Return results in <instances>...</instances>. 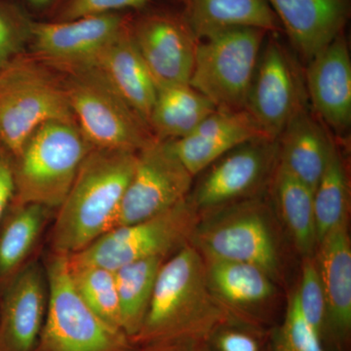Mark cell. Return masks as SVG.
Listing matches in <instances>:
<instances>
[{"mask_svg":"<svg viewBox=\"0 0 351 351\" xmlns=\"http://www.w3.org/2000/svg\"><path fill=\"white\" fill-rule=\"evenodd\" d=\"M76 125L94 149L138 152L156 140L140 115L91 68L63 73Z\"/></svg>","mask_w":351,"mask_h":351,"instance_id":"6","label":"cell"},{"mask_svg":"<svg viewBox=\"0 0 351 351\" xmlns=\"http://www.w3.org/2000/svg\"><path fill=\"white\" fill-rule=\"evenodd\" d=\"M47 295V278L38 263L16 276L0 309V351H36Z\"/></svg>","mask_w":351,"mask_h":351,"instance_id":"19","label":"cell"},{"mask_svg":"<svg viewBox=\"0 0 351 351\" xmlns=\"http://www.w3.org/2000/svg\"><path fill=\"white\" fill-rule=\"evenodd\" d=\"M200 219L199 211L189 195L152 218L112 228L69 258L73 263L114 271L144 258H165L191 242Z\"/></svg>","mask_w":351,"mask_h":351,"instance_id":"9","label":"cell"},{"mask_svg":"<svg viewBox=\"0 0 351 351\" xmlns=\"http://www.w3.org/2000/svg\"><path fill=\"white\" fill-rule=\"evenodd\" d=\"M15 195L14 157L0 145V219Z\"/></svg>","mask_w":351,"mask_h":351,"instance_id":"35","label":"cell"},{"mask_svg":"<svg viewBox=\"0 0 351 351\" xmlns=\"http://www.w3.org/2000/svg\"><path fill=\"white\" fill-rule=\"evenodd\" d=\"M11 1L14 2L15 0H11ZM21 1L34 10H43L54 4L57 0H21Z\"/></svg>","mask_w":351,"mask_h":351,"instance_id":"37","label":"cell"},{"mask_svg":"<svg viewBox=\"0 0 351 351\" xmlns=\"http://www.w3.org/2000/svg\"><path fill=\"white\" fill-rule=\"evenodd\" d=\"M228 316L209 287L204 258L189 243L161 265L144 322L131 341H205Z\"/></svg>","mask_w":351,"mask_h":351,"instance_id":"2","label":"cell"},{"mask_svg":"<svg viewBox=\"0 0 351 351\" xmlns=\"http://www.w3.org/2000/svg\"><path fill=\"white\" fill-rule=\"evenodd\" d=\"M270 351H327L304 318L295 292L290 295L282 324L274 327Z\"/></svg>","mask_w":351,"mask_h":351,"instance_id":"31","label":"cell"},{"mask_svg":"<svg viewBox=\"0 0 351 351\" xmlns=\"http://www.w3.org/2000/svg\"><path fill=\"white\" fill-rule=\"evenodd\" d=\"M91 149L75 123L53 121L39 127L14 158V207L59 208Z\"/></svg>","mask_w":351,"mask_h":351,"instance_id":"4","label":"cell"},{"mask_svg":"<svg viewBox=\"0 0 351 351\" xmlns=\"http://www.w3.org/2000/svg\"><path fill=\"white\" fill-rule=\"evenodd\" d=\"M267 34L257 27H237L201 39L189 85L217 110H245Z\"/></svg>","mask_w":351,"mask_h":351,"instance_id":"8","label":"cell"},{"mask_svg":"<svg viewBox=\"0 0 351 351\" xmlns=\"http://www.w3.org/2000/svg\"><path fill=\"white\" fill-rule=\"evenodd\" d=\"M32 21L11 0H0V71L22 55L31 41Z\"/></svg>","mask_w":351,"mask_h":351,"instance_id":"32","label":"cell"},{"mask_svg":"<svg viewBox=\"0 0 351 351\" xmlns=\"http://www.w3.org/2000/svg\"><path fill=\"white\" fill-rule=\"evenodd\" d=\"M48 208L38 204L14 207L0 232V278L14 276L38 241Z\"/></svg>","mask_w":351,"mask_h":351,"instance_id":"27","label":"cell"},{"mask_svg":"<svg viewBox=\"0 0 351 351\" xmlns=\"http://www.w3.org/2000/svg\"><path fill=\"white\" fill-rule=\"evenodd\" d=\"M271 218L260 198L239 201L202 215L189 243L204 258L251 263L276 281L282 260Z\"/></svg>","mask_w":351,"mask_h":351,"instance_id":"5","label":"cell"},{"mask_svg":"<svg viewBox=\"0 0 351 351\" xmlns=\"http://www.w3.org/2000/svg\"><path fill=\"white\" fill-rule=\"evenodd\" d=\"M307 104L304 73L299 61L280 40V34L269 32L245 110L265 137L277 140L291 117Z\"/></svg>","mask_w":351,"mask_h":351,"instance_id":"10","label":"cell"},{"mask_svg":"<svg viewBox=\"0 0 351 351\" xmlns=\"http://www.w3.org/2000/svg\"><path fill=\"white\" fill-rule=\"evenodd\" d=\"M53 121L76 124L63 82L43 62L20 55L0 71V145L15 158Z\"/></svg>","mask_w":351,"mask_h":351,"instance_id":"3","label":"cell"},{"mask_svg":"<svg viewBox=\"0 0 351 351\" xmlns=\"http://www.w3.org/2000/svg\"><path fill=\"white\" fill-rule=\"evenodd\" d=\"M182 12L199 39L232 27H257L283 34L267 0H179Z\"/></svg>","mask_w":351,"mask_h":351,"instance_id":"23","label":"cell"},{"mask_svg":"<svg viewBox=\"0 0 351 351\" xmlns=\"http://www.w3.org/2000/svg\"><path fill=\"white\" fill-rule=\"evenodd\" d=\"M291 45L306 64L346 31L351 0H267Z\"/></svg>","mask_w":351,"mask_h":351,"instance_id":"18","label":"cell"},{"mask_svg":"<svg viewBox=\"0 0 351 351\" xmlns=\"http://www.w3.org/2000/svg\"><path fill=\"white\" fill-rule=\"evenodd\" d=\"M164 260L162 257L144 258L114 270L121 327L130 341L144 322Z\"/></svg>","mask_w":351,"mask_h":351,"instance_id":"26","label":"cell"},{"mask_svg":"<svg viewBox=\"0 0 351 351\" xmlns=\"http://www.w3.org/2000/svg\"><path fill=\"white\" fill-rule=\"evenodd\" d=\"M71 278L83 301L104 322L122 330L114 271L98 265L71 262Z\"/></svg>","mask_w":351,"mask_h":351,"instance_id":"29","label":"cell"},{"mask_svg":"<svg viewBox=\"0 0 351 351\" xmlns=\"http://www.w3.org/2000/svg\"><path fill=\"white\" fill-rule=\"evenodd\" d=\"M119 12L69 21H32L31 41L36 59L61 73L85 69L128 24Z\"/></svg>","mask_w":351,"mask_h":351,"instance_id":"14","label":"cell"},{"mask_svg":"<svg viewBox=\"0 0 351 351\" xmlns=\"http://www.w3.org/2000/svg\"><path fill=\"white\" fill-rule=\"evenodd\" d=\"M125 351H209L204 339H177L132 343Z\"/></svg>","mask_w":351,"mask_h":351,"instance_id":"36","label":"cell"},{"mask_svg":"<svg viewBox=\"0 0 351 351\" xmlns=\"http://www.w3.org/2000/svg\"><path fill=\"white\" fill-rule=\"evenodd\" d=\"M204 260L211 292L228 315L262 326H276L277 289L267 272L251 263Z\"/></svg>","mask_w":351,"mask_h":351,"instance_id":"15","label":"cell"},{"mask_svg":"<svg viewBox=\"0 0 351 351\" xmlns=\"http://www.w3.org/2000/svg\"><path fill=\"white\" fill-rule=\"evenodd\" d=\"M193 176L173 151L170 141L156 140L137 152L135 169L114 228L152 218L188 197Z\"/></svg>","mask_w":351,"mask_h":351,"instance_id":"12","label":"cell"},{"mask_svg":"<svg viewBox=\"0 0 351 351\" xmlns=\"http://www.w3.org/2000/svg\"><path fill=\"white\" fill-rule=\"evenodd\" d=\"M130 27L157 88L189 84L199 39L182 10L149 9L131 18Z\"/></svg>","mask_w":351,"mask_h":351,"instance_id":"13","label":"cell"},{"mask_svg":"<svg viewBox=\"0 0 351 351\" xmlns=\"http://www.w3.org/2000/svg\"><path fill=\"white\" fill-rule=\"evenodd\" d=\"M304 80L313 112L335 135L351 126V60L346 31L307 64Z\"/></svg>","mask_w":351,"mask_h":351,"instance_id":"17","label":"cell"},{"mask_svg":"<svg viewBox=\"0 0 351 351\" xmlns=\"http://www.w3.org/2000/svg\"><path fill=\"white\" fill-rule=\"evenodd\" d=\"M295 292L304 318L322 339L326 318V299L314 256L304 258L301 283Z\"/></svg>","mask_w":351,"mask_h":351,"instance_id":"33","label":"cell"},{"mask_svg":"<svg viewBox=\"0 0 351 351\" xmlns=\"http://www.w3.org/2000/svg\"><path fill=\"white\" fill-rule=\"evenodd\" d=\"M262 137L265 136L246 110H216L188 136L170 142L182 165L195 177L234 147Z\"/></svg>","mask_w":351,"mask_h":351,"instance_id":"20","label":"cell"},{"mask_svg":"<svg viewBox=\"0 0 351 351\" xmlns=\"http://www.w3.org/2000/svg\"><path fill=\"white\" fill-rule=\"evenodd\" d=\"M277 143L279 165L314 191L336 143L308 104L291 117Z\"/></svg>","mask_w":351,"mask_h":351,"instance_id":"22","label":"cell"},{"mask_svg":"<svg viewBox=\"0 0 351 351\" xmlns=\"http://www.w3.org/2000/svg\"><path fill=\"white\" fill-rule=\"evenodd\" d=\"M316 265L325 299L326 318L322 341L328 351H348L351 335V246L348 219L317 245Z\"/></svg>","mask_w":351,"mask_h":351,"instance_id":"16","label":"cell"},{"mask_svg":"<svg viewBox=\"0 0 351 351\" xmlns=\"http://www.w3.org/2000/svg\"><path fill=\"white\" fill-rule=\"evenodd\" d=\"M277 211L302 257L314 256L317 248L313 193L311 188L277 163L271 178Z\"/></svg>","mask_w":351,"mask_h":351,"instance_id":"25","label":"cell"},{"mask_svg":"<svg viewBox=\"0 0 351 351\" xmlns=\"http://www.w3.org/2000/svg\"><path fill=\"white\" fill-rule=\"evenodd\" d=\"M130 22L88 68L96 69L149 125L157 86L132 38Z\"/></svg>","mask_w":351,"mask_h":351,"instance_id":"21","label":"cell"},{"mask_svg":"<svg viewBox=\"0 0 351 351\" xmlns=\"http://www.w3.org/2000/svg\"><path fill=\"white\" fill-rule=\"evenodd\" d=\"M274 327L228 316L205 339L209 351H270Z\"/></svg>","mask_w":351,"mask_h":351,"instance_id":"30","label":"cell"},{"mask_svg":"<svg viewBox=\"0 0 351 351\" xmlns=\"http://www.w3.org/2000/svg\"><path fill=\"white\" fill-rule=\"evenodd\" d=\"M136 159L137 152L90 149L59 206L51 232L53 253L73 255L112 230Z\"/></svg>","mask_w":351,"mask_h":351,"instance_id":"1","label":"cell"},{"mask_svg":"<svg viewBox=\"0 0 351 351\" xmlns=\"http://www.w3.org/2000/svg\"><path fill=\"white\" fill-rule=\"evenodd\" d=\"M48 299L36 351H125L130 339L99 318L76 290L69 256H51L46 270Z\"/></svg>","mask_w":351,"mask_h":351,"instance_id":"7","label":"cell"},{"mask_svg":"<svg viewBox=\"0 0 351 351\" xmlns=\"http://www.w3.org/2000/svg\"><path fill=\"white\" fill-rule=\"evenodd\" d=\"M350 184L348 172L338 145L332 147L326 169L314 189L317 245L321 239L348 218Z\"/></svg>","mask_w":351,"mask_h":351,"instance_id":"28","label":"cell"},{"mask_svg":"<svg viewBox=\"0 0 351 351\" xmlns=\"http://www.w3.org/2000/svg\"><path fill=\"white\" fill-rule=\"evenodd\" d=\"M156 0H64L55 14L52 21H69L100 15L117 13L126 9L144 10Z\"/></svg>","mask_w":351,"mask_h":351,"instance_id":"34","label":"cell"},{"mask_svg":"<svg viewBox=\"0 0 351 351\" xmlns=\"http://www.w3.org/2000/svg\"><path fill=\"white\" fill-rule=\"evenodd\" d=\"M277 163V140L254 138L234 147L210 165L189 197L201 216L256 197L271 181Z\"/></svg>","mask_w":351,"mask_h":351,"instance_id":"11","label":"cell"},{"mask_svg":"<svg viewBox=\"0 0 351 351\" xmlns=\"http://www.w3.org/2000/svg\"><path fill=\"white\" fill-rule=\"evenodd\" d=\"M213 103L189 84L157 88L149 125L157 140L186 137L213 113Z\"/></svg>","mask_w":351,"mask_h":351,"instance_id":"24","label":"cell"}]
</instances>
